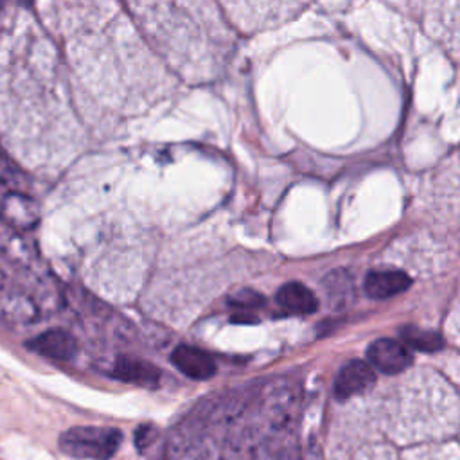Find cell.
<instances>
[{
  "instance_id": "12",
  "label": "cell",
  "mask_w": 460,
  "mask_h": 460,
  "mask_svg": "<svg viewBox=\"0 0 460 460\" xmlns=\"http://www.w3.org/2000/svg\"><path fill=\"white\" fill-rule=\"evenodd\" d=\"M155 435V429L151 426H140L137 429V446L142 449L149 444V437Z\"/></svg>"
},
{
  "instance_id": "7",
  "label": "cell",
  "mask_w": 460,
  "mask_h": 460,
  "mask_svg": "<svg viewBox=\"0 0 460 460\" xmlns=\"http://www.w3.org/2000/svg\"><path fill=\"white\" fill-rule=\"evenodd\" d=\"M111 374L119 381L138 385V386H149V388L158 386L162 377V372L158 367L133 356H120L115 361Z\"/></svg>"
},
{
  "instance_id": "13",
  "label": "cell",
  "mask_w": 460,
  "mask_h": 460,
  "mask_svg": "<svg viewBox=\"0 0 460 460\" xmlns=\"http://www.w3.org/2000/svg\"><path fill=\"white\" fill-rule=\"evenodd\" d=\"M0 5H2V0H0Z\"/></svg>"
},
{
  "instance_id": "5",
  "label": "cell",
  "mask_w": 460,
  "mask_h": 460,
  "mask_svg": "<svg viewBox=\"0 0 460 460\" xmlns=\"http://www.w3.org/2000/svg\"><path fill=\"white\" fill-rule=\"evenodd\" d=\"M25 345L32 352H36L43 358L54 359V361H68L77 352L75 338L63 329L45 331V332L34 336L32 340H29Z\"/></svg>"
},
{
  "instance_id": "11",
  "label": "cell",
  "mask_w": 460,
  "mask_h": 460,
  "mask_svg": "<svg viewBox=\"0 0 460 460\" xmlns=\"http://www.w3.org/2000/svg\"><path fill=\"white\" fill-rule=\"evenodd\" d=\"M228 304L237 309H255L264 305V296L253 289H243L228 298Z\"/></svg>"
},
{
  "instance_id": "2",
  "label": "cell",
  "mask_w": 460,
  "mask_h": 460,
  "mask_svg": "<svg viewBox=\"0 0 460 460\" xmlns=\"http://www.w3.org/2000/svg\"><path fill=\"white\" fill-rule=\"evenodd\" d=\"M122 442V433L117 428L106 426H75L59 437V449L74 458L108 460Z\"/></svg>"
},
{
  "instance_id": "6",
  "label": "cell",
  "mask_w": 460,
  "mask_h": 460,
  "mask_svg": "<svg viewBox=\"0 0 460 460\" xmlns=\"http://www.w3.org/2000/svg\"><path fill=\"white\" fill-rule=\"evenodd\" d=\"M172 365L192 379H208L216 372L214 358L192 345H178L171 354Z\"/></svg>"
},
{
  "instance_id": "1",
  "label": "cell",
  "mask_w": 460,
  "mask_h": 460,
  "mask_svg": "<svg viewBox=\"0 0 460 460\" xmlns=\"http://www.w3.org/2000/svg\"><path fill=\"white\" fill-rule=\"evenodd\" d=\"M38 207L23 187L22 172L0 151V221L13 228H31Z\"/></svg>"
},
{
  "instance_id": "9",
  "label": "cell",
  "mask_w": 460,
  "mask_h": 460,
  "mask_svg": "<svg viewBox=\"0 0 460 460\" xmlns=\"http://www.w3.org/2000/svg\"><path fill=\"white\" fill-rule=\"evenodd\" d=\"M277 304L289 314H309L318 307L313 291L300 282H288L277 291Z\"/></svg>"
},
{
  "instance_id": "10",
  "label": "cell",
  "mask_w": 460,
  "mask_h": 460,
  "mask_svg": "<svg viewBox=\"0 0 460 460\" xmlns=\"http://www.w3.org/2000/svg\"><path fill=\"white\" fill-rule=\"evenodd\" d=\"M399 336L402 340L401 343H404L406 347H411L415 350H420V352H437L444 347V340L438 332L422 329L417 325L401 327Z\"/></svg>"
},
{
  "instance_id": "3",
  "label": "cell",
  "mask_w": 460,
  "mask_h": 460,
  "mask_svg": "<svg viewBox=\"0 0 460 460\" xmlns=\"http://www.w3.org/2000/svg\"><path fill=\"white\" fill-rule=\"evenodd\" d=\"M367 361L374 370L392 376L411 365V354L404 343L392 338H379L368 345Z\"/></svg>"
},
{
  "instance_id": "8",
  "label": "cell",
  "mask_w": 460,
  "mask_h": 460,
  "mask_svg": "<svg viewBox=\"0 0 460 460\" xmlns=\"http://www.w3.org/2000/svg\"><path fill=\"white\" fill-rule=\"evenodd\" d=\"M410 284L411 279L401 270H377L367 275L363 288L367 296L374 300H385L406 291Z\"/></svg>"
},
{
  "instance_id": "4",
  "label": "cell",
  "mask_w": 460,
  "mask_h": 460,
  "mask_svg": "<svg viewBox=\"0 0 460 460\" xmlns=\"http://www.w3.org/2000/svg\"><path fill=\"white\" fill-rule=\"evenodd\" d=\"M376 383V370L363 359H350L345 363L334 379L336 399H349L365 392Z\"/></svg>"
}]
</instances>
